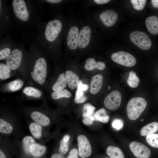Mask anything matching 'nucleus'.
<instances>
[{"mask_svg":"<svg viewBox=\"0 0 158 158\" xmlns=\"http://www.w3.org/2000/svg\"><path fill=\"white\" fill-rule=\"evenodd\" d=\"M78 152L79 156L82 158L89 157L92 153L90 143L85 135H80L77 138Z\"/></svg>","mask_w":158,"mask_h":158,"instance_id":"obj_9","label":"nucleus"},{"mask_svg":"<svg viewBox=\"0 0 158 158\" xmlns=\"http://www.w3.org/2000/svg\"><path fill=\"white\" fill-rule=\"evenodd\" d=\"M79 153L76 148L71 149L69 152L66 158H78Z\"/></svg>","mask_w":158,"mask_h":158,"instance_id":"obj_40","label":"nucleus"},{"mask_svg":"<svg viewBox=\"0 0 158 158\" xmlns=\"http://www.w3.org/2000/svg\"><path fill=\"white\" fill-rule=\"evenodd\" d=\"M12 4L13 11L16 17L23 21H27L29 15L25 1L13 0Z\"/></svg>","mask_w":158,"mask_h":158,"instance_id":"obj_7","label":"nucleus"},{"mask_svg":"<svg viewBox=\"0 0 158 158\" xmlns=\"http://www.w3.org/2000/svg\"><path fill=\"white\" fill-rule=\"evenodd\" d=\"M110 87L109 86V87H108V89H110Z\"/></svg>","mask_w":158,"mask_h":158,"instance_id":"obj_47","label":"nucleus"},{"mask_svg":"<svg viewBox=\"0 0 158 158\" xmlns=\"http://www.w3.org/2000/svg\"><path fill=\"white\" fill-rule=\"evenodd\" d=\"M46 150L45 145L35 142L30 146L29 154L34 157L38 158L43 155Z\"/></svg>","mask_w":158,"mask_h":158,"instance_id":"obj_17","label":"nucleus"},{"mask_svg":"<svg viewBox=\"0 0 158 158\" xmlns=\"http://www.w3.org/2000/svg\"><path fill=\"white\" fill-rule=\"evenodd\" d=\"M130 38L132 42L141 49H148L152 46L151 40L144 32L139 31L133 32L130 34Z\"/></svg>","mask_w":158,"mask_h":158,"instance_id":"obj_4","label":"nucleus"},{"mask_svg":"<svg viewBox=\"0 0 158 158\" xmlns=\"http://www.w3.org/2000/svg\"><path fill=\"white\" fill-rule=\"evenodd\" d=\"M29 72V75L32 81L41 86L46 82L47 75V65L45 59L43 56L35 59Z\"/></svg>","mask_w":158,"mask_h":158,"instance_id":"obj_1","label":"nucleus"},{"mask_svg":"<svg viewBox=\"0 0 158 158\" xmlns=\"http://www.w3.org/2000/svg\"><path fill=\"white\" fill-rule=\"evenodd\" d=\"M50 158H65L63 155L59 153H55L52 154Z\"/></svg>","mask_w":158,"mask_h":158,"instance_id":"obj_43","label":"nucleus"},{"mask_svg":"<svg viewBox=\"0 0 158 158\" xmlns=\"http://www.w3.org/2000/svg\"><path fill=\"white\" fill-rule=\"evenodd\" d=\"M62 27L61 22L58 20L49 22L46 26L44 34L47 40L50 42L54 41L61 31Z\"/></svg>","mask_w":158,"mask_h":158,"instance_id":"obj_3","label":"nucleus"},{"mask_svg":"<svg viewBox=\"0 0 158 158\" xmlns=\"http://www.w3.org/2000/svg\"><path fill=\"white\" fill-rule=\"evenodd\" d=\"M91 35V30L87 26L83 27L80 32L78 41V46L80 48L86 47L89 44Z\"/></svg>","mask_w":158,"mask_h":158,"instance_id":"obj_12","label":"nucleus"},{"mask_svg":"<svg viewBox=\"0 0 158 158\" xmlns=\"http://www.w3.org/2000/svg\"><path fill=\"white\" fill-rule=\"evenodd\" d=\"M96 3L99 4H103L107 3L109 2V0H94Z\"/></svg>","mask_w":158,"mask_h":158,"instance_id":"obj_42","label":"nucleus"},{"mask_svg":"<svg viewBox=\"0 0 158 158\" xmlns=\"http://www.w3.org/2000/svg\"><path fill=\"white\" fill-rule=\"evenodd\" d=\"M158 130V123L153 122L148 123L141 129L140 133L141 136H145L153 133Z\"/></svg>","mask_w":158,"mask_h":158,"instance_id":"obj_22","label":"nucleus"},{"mask_svg":"<svg viewBox=\"0 0 158 158\" xmlns=\"http://www.w3.org/2000/svg\"><path fill=\"white\" fill-rule=\"evenodd\" d=\"M95 109V107L89 103L85 104L83 107V117L85 118L92 115Z\"/></svg>","mask_w":158,"mask_h":158,"instance_id":"obj_34","label":"nucleus"},{"mask_svg":"<svg viewBox=\"0 0 158 158\" xmlns=\"http://www.w3.org/2000/svg\"><path fill=\"white\" fill-rule=\"evenodd\" d=\"M65 74L68 87L72 90L77 87L80 81L78 76L72 71L69 70L66 71Z\"/></svg>","mask_w":158,"mask_h":158,"instance_id":"obj_18","label":"nucleus"},{"mask_svg":"<svg viewBox=\"0 0 158 158\" xmlns=\"http://www.w3.org/2000/svg\"><path fill=\"white\" fill-rule=\"evenodd\" d=\"M145 24L150 33L154 35L158 34V17L154 16L148 17L145 20Z\"/></svg>","mask_w":158,"mask_h":158,"instance_id":"obj_16","label":"nucleus"},{"mask_svg":"<svg viewBox=\"0 0 158 158\" xmlns=\"http://www.w3.org/2000/svg\"><path fill=\"white\" fill-rule=\"evenodd\" d=\"M70 138V135L66 134L64 135L60 142L59 152V153L62 155L66 154L68 150Z\"/></svg>","mask_w":158,"mask_h":158,"instance_id":"obj_26","label":"nucleus"},{"mask_svg":"<svg viewBox=\"0 0 158 158\" xmlns=\"http://www.w3.org/2000/svg\"><path fill=\"white\" fill-rule=\"evenodd\" d=\"M112 127L116 130H120L124 126L123 121L121 119H115L112 122Z\"/></svg>","mask_w":158,"mask_h":158,"instance_id":"obj_37","label":"nucleus"},{"mask_svg":"<svg viewBox=\"0 0 158 158\" xmlns=\"http://www.w3.org/2000/svg\"><path fill=\"white\" fill-rule=\"evenodd\" d=\"M111 58L115 62L127 67L133 66L136 62L135 58L133 55L123 51H120L113 53Z\"/></svg>","mask_w":158,"mask_h":158,"instance_id":"obj_5","label":"nucleus"},{"mask_svg":"<svg viewBox=\"0 0 158 158\" xmlns=\"http://www.w3.org/2000/svg\"><path fill=\"white\" fill-rule=\"evenodd\" d=\"M36 158V157H34V158Z\"/></svg>","mask_w":158,"mask_h":158,"instance_id":"obj_49","label":"nucleus"},{"mask_svg":"<svg viewBox=\"0 0 158 158\" xmlns=\"http://www.w3.org/2000/svg\"><path fill=\"white\" fill-rule=\"evenodd\" d=\"M47 1L51 3H57L60 2L61 0H47Z\"/></svg>","mask_w":158,"mask_h":158,"instance_id":"obj_45","label":"nucleus"},{"mask_svg":"<svg viewBox=\"0 0 158 158\" xmlns=\"http://www.w3.org/2000/svg\"><path fill=\"white\" fill-rule=\"evenodd\" d=\"M79 31L77 27L73 26L70 29L67 37V42L69 48L71 50L76 49L78 46Z\"/></svg>","mask_w":158,"mask_h":158,"instance_id":"obj_13","label":"nucleus"},{"mask_svg":"<svg viewBox=\"0 0 158 158\" xmlns=\"http://www.w3.org/2000/svg\"><path fill=\"white\" fill-rule=\"evenodd\" d=\"M87 98L84 95L83 91L77 90L74 98V102L77 104L82 103L85 102Z\"/></svg>","mask_w":158,"mask_h":158,"instance_id":"obj_35","label":"nucleus"},{"mask_svg":"<svg viewBox=\"0 0 158 158\" xmlns=\"http://www.w3.org/2000/svg\"><path fill=\"white\" fill-rule=\"evenodd\" d=\"M104 158H108V157H105Z\"/></svg>","mask_w":158,"mask_h":158,"instance_id":"obj_50","label":"nucleus"},{"mask_svg":"<svg viewBox=\"0 0 158 158\" xmlns=\"http://www.w3.org/2000/svg\"><path fill=\"white\" fill-rule=\"evenodd\" d=\"M106 153L109 158H125L123 152L117 147L112 146L108 147Z\"/></svg>","mask_w":158,"mask_h":158,"instance_id":"obj_24","label":"nucleus"},{"mask_svg":"<svg viewBox=\"0 0 158 158\" xmlns=\"http://www.w3.org/2000/svg\"><path fill=\"white\" fill-rule=\"evenodd\" d=\"M121 101V95L117 90L112 91L104 99L105 107L111 110H115L120 106Z\"/></svg>","mask_w":158,"mask_h":158,"instance_id":"obj_10","label":"nucleus"},{"mask_svg":"<svg viewBox=\"0 0 158 158\" xmlns=\"http://www.w3.org/2000/svg\"><path fill=\"white\" fill-rule=\"evenodd\" d=\"M0 158H6L5 154L1 149L0 150Z\"/></svg>","mask_w":158,"mask_h":158,"instance_id":"obj_46","label":"nucleus"},{"mask_svg":"<svg viewBox=\"0 0 158 158\" xmlns=\"http://www.w3.org/2000/svg\"><path fill=\"white\" fill-rule=\"evenodd\" d=\"M95 120L94 116L92 115L84 118L82 122L85 125L89 126L92 124Z\"/></svg>","mask_w":158,"mask_h":158,"instance_id":"obj_39","label":"nucleus"},{"mask_svg":"<svg viewBox=\"0 0 158 158\" xmlns=\"http://www.w3.org/2000/svg\"><path fill=\"white\" fill-rule=\"evenodd\" d=\"M71 93L67 89H63L52 92L51 94L52 98L57 100L62 98H69L71 96Z\"/></svg>","mask_w":158,"mask_h":158,"instance_id":"obj_29","label":"nucleus"},{"mask_svg":"<svg viewBox=\"0 0 158 158\" xmlns=\"http://www.w3.org/2000/svg\"><path fill=\"white\" fill-rule=\"evenodd\" d=\"M35 142L33 137L29 135L25 136L22 140L23 149L25 153L29 154V149L31 145Z\"/></svg>","mask_w":158,"mask_h":158,"instance_id":"obj_32","label":"nucleus"},{"mask_svg":"<svg viewBox=\"0 0 158 158\" xmlns=\"http://www.w3.org/2000/svg\"><path fill=\"white\" fill-rule=\"evenodd\" d=\"M29 129L33 138L37 139L41 138L42 128L40 125L35 122H32L29 124Z\"/></svg>","mask_w":158,"mask_h":158,"instance_id":"obj_21","label":"nucleus"},{"mask_svg":"<svg viewBox=\"0 0 158 158\" xmlns=\"http://www.w3.org/2000/svg\"><path fill=\"white\" fill-rule=\"evenodd\" d=\"M30 117L34 122L42 126L46 127L50 123L49 118L45 114L38 111H34L30 114Z\"/></svg>","mask_w":158,"mask_h":158,"instance_id":"obj_14","label":"nucleus"},{"mask_svg":"<svg viewBox=\"0 0 158 158\" xmlns=\"http://www.w3.org/2000/svg\"><path fill=\"white\" fill-rule=\"evenodd\" d=\"M95 120L106 123L109 120V117L105 109L103 108L100 109L96 111L94 115Z\"/></svg>","mask_w":158,"mask_h":158,"instance_id":"obj_27","label":"nucleus"},{"mask_svg":"<svg viewBox=\"0 0 158 158\" xmlns=\"http://www.w3.org/2000/svg\"><path fill=\"white\" fill-rule=\"evenodd\" d=\"M105 64L104 62L101 61L96 62L92 58L87 59L85 61V64L84 66L85 69L89 71L95 69L102 70L105 68Z\"/></svg>","mask_w":158,"mask_h":158,"instance_id":"obj_19","label":"nucleus"},{"mask_svg":"<svg viewBox=\"0 0 158 158\" xmlns=\"http://www.w3.org/2000/svg\"><path fill=\"white\" fill-rule=\"evenodd\" d=\"M13 128L12 125L4 119L0 118V132L1 133L8 134L13 131Z\"/></svg>","mask_w":158,"mask_h":158,"instance_id":"obj_28","label":"nucleus"},{"mask_svg":"<svg viewBox=\"0 0 158 158\" xmlns=\"http://www.w3.org/2000/svg\"><path fill=\"white\" fill-rule=\"evenodd\" d=\"M99 17L105 25L109 27L113 25L118 18V13L114 10H107L102 12Z\"/></svg>","mask_w":158,"mask_h":158,"instance_id":"obj_11","label":"nucleus"},{"mask_svg":"<svg viewBox=\"0 0 158 158\" xmlns=\"http://www.w3.org/2000/svg\"><path fill=\"white\" fill-rule=\"evenodd\" d=\"M103 81V76L100 74L92 77L90 83V91L91 94H95L99 92L102 87Z\"/></svg>","mask_w":158,"mask_h":158,"instance_id":"obj_15","label":"nucleus"},{"mask_svg":"<svg viewBox=\"0 0 158 158\" xmlns=\"http://www.w3.org/2000/svg\"><path fill=\"white\" fill-rule=\"evenodd\" d=\"M11 52L10 48L6 47L0 50V60H2L6 59L10 54Z\"/></svg>","mask_w":158,"mask_h":158,"instance_id":"obj_38","label":"nucleus"},{"mask_svg":"<svg viewBox=\"0 0 158 158\" xmlns=\"http://www.w3.org/2000/svg\"><path fill=\"white\" fill-rule=\"evenodd\" d=\"M89 87V85L87 84H83L81 80H80L78 86L77 87V90L82 91H84L87 90Z\"/></svg>","mask_w":158,"mask_h":158,"instance_id":"obj_41","label":"nucleus"},{"mask_svg":"<svg viewBox=\"0 0 158 158\" xmlns=\"http://www.w3.org/2000/svg\"><path fill=\"white\" fill-rule=\"evenodd\" d=\"M151 2L154 7L158 8V0H152Z\"/></svg>","mask_w":158,"mask_h":158,"instance_id":"obj_44","label":"nucleus"},{"mask_svg":"<svg viewBox=\"0 0 158 158\" xmlns=\"http://www.w3.org/2000/svg\"><path fill=\"white\" fill-rule=\"evenodd\" d=\"M130 1L134 9L138 11L142 10L146 2L145 0H131Z\"/></svg>","mask_w":158,"mask_h":158,"instance_id":"obj_36","label":"nucleus"},{"mask_svg":"<svg viewBox=\"0 0 158 158\" xmlns=\"http://www.w3.org/2000/svg\"><path fill=\"white\" fill-rule=\"evenodd\" d=\"M23 57L22 51L18 49H14L6 59V64L11 70H16L21 65Z\"/></svg>","mask_w":158,"mask_h":158,"instance_id":"obj_6","label":"nucleus"},{"mask_svg":"<svg viewBox=\"0 0 158 158\" xmlns=\"http://www.w3.org/2000/svg\"><path fill=\"white\" fill-rule=\"evenodd\" d=\"M147 103L141 97H134L128 102L126 107L128 117L131 120L137 119L145 109Z\"/></svg>","mask_w":158,"mask_h":158,"instance_id":"obj_2","label":"nucleus"},{"mask_svg":"<svg viewBox=\"0 0 158 158\" xmlns=\"http://www.w3.org/2000/svg\"><path fill=\"white\" fill-rule=\"evenodd\" d=\"M129 148L136 158H149L151 152L149 148L141 143L133 141L130 143Z\"/></svg>","mask_w":158,"mask_h":158,"instance_id":"obj_8","label":"nucleus"},{"mask_svg":"<svg viewBox=\"0 0 158 158\" xmlns=\"http://www.w3.org/2000/svg\"><path fill=\"white\" fill-rule=\"evenodd\" d=\"M24 84V81L20 78H18L8 83L6 85L7 90L11 92H16L20 89Z\"/></svg>","mask_w":158,"mask_h":158,"instance_id":"obj_25","label":"nucleus"},{"mask_svg":"<svg viewBox=\"0 0 158 158\" xmlns=\"http://www.w3.org/2000/svg\"><path fill=\"white\" fill-rule=\"evenodd\" d=\"M11 70L8 68L6 64L0 63V79L2 80L8 79L11 76Z\"/></svg>","mask_w":158,"mask_h":158,"instance_id":"obj_30","label":"nucleus"},{"mask_svg":"<svg viewBox=\"0 0 158 158\" xmlns=\"http://www.w3.org/2000/svg\"><path fill=\"white\" fill-rule=\"evenodd\" d=\"M146 139L147 142L151 146L158 148V133H152L146 136Z\"/></svg>","mask_w":158,"mask_h":158,"instance_id":"obj_33","label":"nucleus"},{"mask_svg":"<svg viewBox=\"0 0 158 158\" xmlns=\"http://www.w3.org/2000/svg\"><path fill=\"white\" fill-rule=\"evenodd\" d=\"M23 92L28 97L35 98L41 97L42 95V91L38 89L31 86H26L23 90Z\"/></svg>","mask_w":158,"mask_h":158,"instance_id":"obj_23","label":"nucleus"},{"mask_svg":"<svg viewBox=\"0 0 158 158\" xmlns=\"http://www.w3.org/2000/svg\"><path fill=\"white\" fill-rule=\"evenodd\" d=\"M143 119L141 120V121H143Z\"/></svg>","mask_w":158,"mask_h":158,"instance_id":"obj_48","label":"nucleus"},{"mask_svg":"<svg viewBox=\"0 0 158 158\" xmlns=\"http://www.w3.org/2000/svg\"><path fill=\"white\" fill-rule=\"evenodd\" d=\"M67 82L66 75L63 73L60 74L53 85L52 90L56 91L64 89L67 86Z\"/></svg>","mask_w":158,"mask_h":158,"instance_id":"obj_20","label":"nucleus"},{"mask_svg":"<svg viewBox=\"0 0 158 158\" xmlns=\"http://www.w3.org/2000/svg\"><path fill=\"white\" fill-rule=\"evenodd\" d=\"M139 81V79L136 76V73L133 71H130L127 80L128 85L132 88H136L138 86Z\"/></svg>","mask_w":158,"mask_h":158,"instance_id":"obj_31","label":"nucleus"}]
</instances>
